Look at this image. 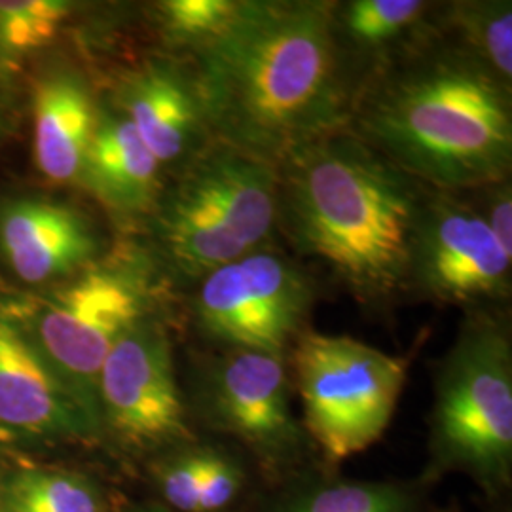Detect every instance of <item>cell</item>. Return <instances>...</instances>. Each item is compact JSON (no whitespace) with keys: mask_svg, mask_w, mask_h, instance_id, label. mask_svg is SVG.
Here are the masks:
<instances>
[{"mask_svg":"<svg viewBox=\"0 0 512 512\" xmlns=\"http://www.w3.org/2000/svg\"><path fill=\"white\" fill-rule=\"evenodd\" d=\"M194 54L213 139L260 162L275 167L349 126L359 78L338 46L332 2L239 0L226 29Z\"/></svg>","mask_w":512,"mask_h":512,"instance_id":"6da1fadb","label":"cell"},{"mask_svg":"<svg viewBox=\"0 0 512 512\" xmlns=\"http://www.w3.org/2000/svg\"><path fill=\"white\" fill-rule=\"evenodd\" d=\"M348 128L431 190L511 177V86L440 31L366 74Z\"/></svg>","mask_w":512,"mask_h":512,"instance_id":"7a4b0ae2","label":"cell"},{"mask_svg":"<svg viewBox=\"0 0 512 512\" xmlns=\"http://www.w3.org/2000/svg\"><path fill=\"white\" fill-rule=\"evenodd\" d=\"M277 169V232L359 304L406 296L414 220L427 192L349 128L289 152Z\"/></svg>","mask_w":512,"mask_h":512,"instance_id":"3957f363","label":"cell"},{"mask_svg":"<svg viewBox=\"0 0 512 512\" xmlns=\"http://www.w3.org/2000/svg\"><path fill=\"white\" fill-rule=\"evenodd\" d=\"M427 471L469 476L490 495L511 484V325L495 308L465 313L435 370Z\"/></svg>","mask_w":512,"mask_h":512,"instance_id":"277c9868","label":"cell"},{"mask_svg":"<svg viewBox=\"0 0 512 512\" xmlns=\"http://www.w3.org/2000/svg\"><path fill=\"white\" fill-rule=\"evenodd\" d=\"M275 232L277 169L215 139L186 162L158 219L165 258L194 283Z\"/></svg>","mask_w":512,"mask_h":512,"instance_id":"5b68a950","label":"cell"},{"mask_svg":"<svg viewBox=\"0 0 512 512\" xmlns=\"http://www.w3.org/2000/svg\"><path fill=\"white\" fill-rule=\"evenodd\" d=\"M302 427L330 461L382 439L395 416L410 361L351 336L306 329L289 349Z\"/></svg>","mask_w":512,"mask_h":512,"instance_id":"8992f818","label":"cell"},{"mask_svg":"<svg viewBox=\"0 0 512 512\" xmlns=\"http://www.w3.org/2000/svg\"><path fill=\"white\" fill-rule=\"evenodd\" d=\"M317 283L274 243L228 262L196 283V329L219 349L289 355L308 329Z\"/></svg>","mask_w":512,"mask_h":512,"instance_id":"52a82bcc","label":"cell"},{"mask_svg":"<svg viewBox=\"0 0 512 512\" xmlns=\"http://www.w3.org/2000/svg\"><path fill=\"white\" fill-rule=\"evenodd\" d=\"M512 256L475 207L456 192L427 188L414 220L406 296L465 311L511 298Z\"/></svg>","mask_w":512,"mask_h":512,"instance_id":"ba28073f","label":"cell"},{"mask_svg":"<svg viewBox=\"0 0 512 512\" xmlns=\"http://www.w3.org/2000/svg\"><path fill=\"white\" fill-rule=\"evenodd\" d=\"M147 315L145 291L133 275L97 268L50 294L23 330L99 418L101 366L114 344Z\"/></svg>","mask_w":512,"mask_h":512,"instance_id":"9c48e42d","label":"cell"},{"mask_svg":"<svg viewBox=\"0 0 512 512\" xmlns=\"http://www.w3.org/2000/svg\"><path fill=\"white\" fill-rule=\"evenodd\" d=\"M196 391L203 421L268 471H285L302 456L308 435L294 418L287 355L220 349L200 370Z\"/></svg>","mask_w":512,"mask_h":512,"instance_id":"30bf717a","label":"cell"},{"mask_svg":"<svg viewBox=\"0 0 512 512\" xmlns=\"http://www.w3.org/2000/svg\"><path fill=\"white\" fill-rule=\"evenodd\" d=\"M99 420L133 450L192 442L169 334L147 315L114 344L97 380Z\"/></svg>","mask_w":512,"mask_h":512,"instance_id":"8fae6325","label":"cell"},{"mask_svg":"<svg viewBox=\"0 0 512 512\" xmlns=\"http://www.w3.org/2000/svg\"><path fill=\"white\" fill-rule=\"evenodd\" d=\"M0 425L37 437H92L101 421L16 321L0 315Z\"/></svg>","mask_w":512,"mask_h":512,"instance_id":"7c38bea8","label":"cell"},{"mask_svg":"<svg viewBox=\"0 0 512 512\" xmlns=\"http://www.w3.org/2000/svg\"><path fill=\"white\" fill-rule=\"evenodd\" d=\"M124 114L160 165L188 162L213 141L196 73L147 65L126 86Z\"/></svg>","mask_w":512,"mask_h":512,"instance_id":"4fadbf2b","label":"cell"},{"mask_svg":"<svg viewBox=\"0 0 512 512\" xmlns=\"http://www.w3.org/2000/svg\"><path fill=\"white\" fill-rule=\"evenodd\" d=\"M0 249L25 283L71 274L97 253L86 217L67 205L21 200L0 213Z\"/></svg>","mask_w":512,"mask_h":512,"instance_id":"5bb4252c","label":"cell"},{"mask_svg":"<svg viewBox=\"0 0 512 512\" xmlns=\"http://www.w3.org/2000/svg\"><path fill=\"white\" fill-rule=\"evenodd\" d=\"M439 2L349 0L332 2L338 46L359 78L439 35Z\"/></svg>","mask_w":512,"mask_h":512,"instance_id":"9a60e30c","label":"cell"},{"mask_svg":"<svg viewBox=\"0 0 512 512\" xmlns=\"http://www.w3.org/2000/svg\"><path fill=\"white\" fill-rule=\"evenodd\" d=\"M160 169L162 165L122 114L97 120L80 175L112 209L139 213L158 198Z\"/></svg>","mask_w":512,"mask_h":512,"instance_id":"2e32d148","label":"cell"},{"mask_svg":"<svg viewBox=\"0 0 512 512\" xmlns=\"http://www.w3.org/2000/svg\"><path fill=\"white\" fill-rule=\"evenodd\" d=\"M97 116L88 90L73 76H54L35 97V158L44 177L73 181L84 167Z\"/></svg>","mask_w":512,"mask_h":512,"instance_id":"e0dca14e","label":"cell"},{"mask_svg":"<svg viewBox=\"0 0 512 512\" xmlns=\"http://www.w3.org/2000/svg\"><path fill=\"white\" fill-rule=\"evenodd\" d=\"M158 480L165 501L179 512H224L243 494L247 476L224 448L194 446L169 459Z\"/></svg>","mask_w":512,"mask_h":512,"instance_id":"ac0fdd59","label":"cell"},{"mask_svg":"<svg viewBox=\"0 0 512 512\" xmlns=\"http://www.w3.org/2000/svg\"><path fill=\"white\" fill-rule=\"evenodd\" d=\"M439 31L463 52L512 88V4L497 2H450L440 4Z\"/></svg>","mask_w":512,"mask_h":512,"instance_id":"d6986e66","label":"cell"},{"mask_svg":"<svg viewBox=\"0 0 512 512\" xmlns=\"http://www.w3.org/2000/svg\"><path fill=\"white\" fill-rule=\"evenodd\" d=\"M418 494L397 482H317L283 499L275 512H416Z\"/></svg>","mask_w":512,"mask_h":512,"instance_id":"ffe728a7","label":"cell"},{"mask_svg":"<svg viewBox=\"0 0 512 512\" xmlns=\"http://www.w3.org/2000/svg\"><path fill=\"white\" fill-rule=\"evenodd\" d=\"M6 512H103L101 495L84 476L23 471L8 482Z\"/></svg>","mask_w":512,"mask_h":512,"instance_id":"44dd1931","label":"cell"},{"mask_svg":"<svg viewBox=\"0 0 512 512\" xmlns=\"http://www.w3.org/2000/svg\"><path fill=\"white\" fill-rule=\"evenodd\" d=\"M71 4L61 0H0V48L29 54L54 40Z\"/></svg>","mask_w":512,"mask_h":512,"instance_id":"7402d4cb","label":"cell"},{"mask_svg":"<svg viewBox=\"0 0 512 512\" xmlns=\"http://www.w3.org/2000/svg\"><path fill=\"white\" fill-rule=\"evenodd\" d=\"M238 6L239 0H167L158 10L165 33L196 52L219 37Z\"/></svg>","mask_w":512,"mask_h":512,"instance_id":"603a6c76","label":"cell"},{"mask_svg":"<svg viewBox=\"0 0 512 512\" xmlns=\"http://www.w3.org/2000/svg\"><path fill=\"white\" fill-rule=\"evenodd\" d=\"M459 194L475 207L476 213L488 224L503 251L512 256L511 177Z\"/></svg>","mask_w":512,"mask_h":512,"instance_id":"cb8c5ba5","label":"cell"},{"mask_svg":"<svg viewBox=\"0 0 512 512\" xmlns=\"http://www.w3.org/2000/svg\"><path fill=\"white\" fill-rule=\"evenodd\" d=\"M141 512H145V511H141Z\"/></svg>","mask_w":512,"mask_h":512,"instance_id":"d4e9b609","label":"cell"}]
</instances>
